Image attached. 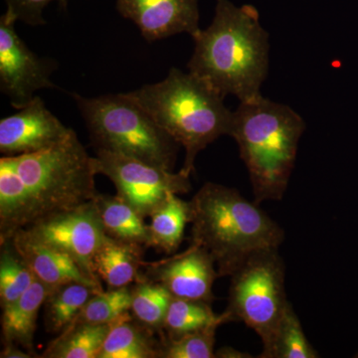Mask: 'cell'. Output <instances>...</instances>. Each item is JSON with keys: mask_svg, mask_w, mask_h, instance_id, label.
<instances>
[{"mask_svg": "<svg viewBox=\"0 0 358 358\" xmlns=\"http://www.w3.org/2000/svg\"><path fill=\"white\" fill-rule=\"evenodd\" d=\"M217 326L185 334L178 338L162 336L160 357L213 358L215 357V334Z\"/></svg>", "mask_w": 358, "mask_h": 358, "instance_id": "4316f807", "label": "cell"}, {"mask_svg": "<svg viewBox=\"0 0 358 358\" xmlns=\"http://www.w3.org/2000/svg\"><path fill=\"white\" fill-rule=\"evenodd\" d=\"M192 38L194 51L188 72L210 85L224 98L234 95L240 102H249L262 96L270 43L255 7L217 0L211 24Z\"/></svg>", "mask_w": 358, "mask_h": 358, "instance_id": "7a4b0ae2", "label": "cell"}, {"mask_svg": "<svg viewBox=\"0 0 358 358\" xmlns=\"http://www.w3.org/2000/svg\"><path fill=\"white\" fill-rule=\"evenodd\" d=\"M96 174L114 183L117 195L143 218L150 217L171 195L192 190L190 178L106 150H96Z\"/></svg>", "mask_w": 358, "mask_h": 358, "instance_id": "ba28073f", "label": "cell"}, {"mask_svg": "<svg viewBox=\"0 0 358 358\" xmlns=\"http://www.w3.org/2000/svg\"><path fill=\"white\" fill-rule=\"evenodd\" d=\"M227 324L223 313L213 312L206 301L173 298L164 320V331L167 338H178L213 326Z\"/></svg>", "mask_w": 358, "mask_h": 358, "instance_id": "7402d4cb", "label": "cell"}, {"mask_svg": "<svg viewBox=\"0 0 358 358\" xmlns=\"http://www.w3.org/2000/svg\"><path fill=\"white\" fill-rule=\"evenodd\" d=\"M143 268L141 280L159 282L173 298L209 303L215 300L213 285L220 275L208 252L199 245L190 243L185 251L157 262L143 261Z\"/></svg>", "mask_w": 358, "mask_h": 358, "instance_id": "8fae6325", "label": "cell"}, {"mask_svg": "<svg viewBox=\"0 0 358 358\" xmlns=\"http://www.w3.org/2000/svg\"><path fill=\"white\" fill-rule=\"evenodd\" d=\"M51 289L35 278L20 299L2 308V336L4 345H15L32 352L37 317Z\"/></svg>", "mask_w": 358, "mask_h": 358, "instance_id": "9a60e30c", "label": "cell"}, {"mask_svg": "<svg viewBox=\"0 0 358 358\" xmlns=\"http://www.w3.org/2000/svg\"><path fill=\"white\" fill-rule=\"evenodd\" d=\"M154 333L126 313L110 324L98 358H159L162 343Z\"/></svg>", "mask_w": 358, "mask_h": 358, "instance_id": "e0dca14e", "label": "cell"}, {"mask_svg": "<svg viewBox=\"0 0 358 358\" xmlns=\"http://www.w3.org/2000/svg\"><path fill=\"white\" fill-rule=\"evenodd\" d=\"M110 324H71L47 348L45 358H98Z\"/></svg>", "mask_w": 358, "mask_h": 358, "instance_id": "ffe728a7", "label": "cell"}, {"mask_svg": "<svg viewBox=\"0 0 358 358\" xmlns=\"http://www.w3.org/2000/svg\"><path fill=\"white\" fill-rule=\"evenodd\" d=\"M143 251L110 239L101 247L94 258L96 277L105 282L109 289L124 288L131 282L140 281Z\"/></svg>", "mask_w": 358, "mask_h": 358, "instance_id": "ac0fdd59", "label": "cell"}, {"mask_svg": "<svg viewBox=\"0 0 358 358\" xmlns=\"http://www.w3.org/2000/svg\"><path fill=\"white\" fill-rule=\"evenodd\" d=\"M192 222V207L178 195H171L166 203L150 216L152 247L173 255L182 243L186 225Z\"/></svg>", "mask_w": 358, "mask_h": 358, "instance_id": "d6986e66", "label": "cell"}, {"mask_svg": "<svg viewBox=\"0 0 358 358\" xmlns=\"http://www.w3.org/2000/svg\"><path fill=\"white\" fill-rule=\"evenodd\" d=\"M70 0H6V10L10 11L17 21L30 26L46 24L43 11L52 2H57L62 9H67Z\"/></svg>", "mask_w": 358, "mask_h": 358, "instance_id": "83f0119b", "label": "cell"}, {"mask_svg": "<svg viewBox=\"0 0 358 358\" xmlns=\"http://www.w3.org/2000/svg\"><path fill=\"white\" fill-rule=\"evenodd\" d=\"M20 232L33 241L67 254L92 279L100 282L94 271V258L112 238L106 233L94 199Z\"/></svg>", "mask_w": 358, "mask_h": 358, "instance_id": "30bf717a", "label": "cell"}, {"mask_svg": "<svg viewBox=\"0 0 358 358\" xmlns=\"http://www.w3.org/2000/svg\"><path fill=\"white\" fill-rule=\"evenodd\" d=\"M9 243L27 264L34 277L51 291L70 282H80L103 291L101 282L92 279L67 254L33 241L21 232L16 233Z\"/></svg>", "mask_w": 358, "mask_h": 358, "instance_id": "5bb4252c", "label": "cell"}, {"mask_svg": "<svg viewBox=\"0 0 358 358\" xmlns=\"http://www.w3.org/2000/svg\"><path fill=\"white\" fill-rule=\"evenodd\" d=\"M131 291V315L143 326L162 331L167 310L173 296L159 282L141 280Z\"/></svg>", "mask_w": 358, "mask_h": 358, "instance_id": "603a6c76", "label": "cell"}, {"mask_svg": "<svg viewBox=\"0 0 358 358\" xmlns=\"http://www.w3.org/2000/svg\"><path fill=\"white\" fill-rule=\"evenodd\" d=\"M98 292L102 291L80 282H70L52 289L44 303L47 331L53 334L64 331Z\"/></svg>", "mask_w": 358, "mask_h": 358, "instance_id": "44dd1931", "label": "cell"}, {"mask_svg": "<svg viewBox=\"0 0 358 358\" xmlns=\"http://www.w3.org/2000/svg\"><path fill=\"white\" fill-rule=\"evenodd\" d=\"M129 94L185 148L180 173L188 178L199 152L220 136H230L234 112L221 94L192 73L171 68L166 79Z\"/></svg>", "mask_w": 358, "mask_h": 358, "instance_id": "277c9868", "label": "cell"}, {"mask_svg": "<svg viewBox=\"0 0 358 358\" xmlns=\"http://www.w3.org/2000/svg\"><path fill=\"white\" fill-rule=\"evenodd\" d=\"M227 322H242L263 343L261 358H270L278 329L289 305L285 289V264L279 249L257 252L233 273Z\"/></svg>", "mask_w": 358, "mask_h": 358, "instance_id": "52a82bcc", "label": "cell"}, {"mask_svg": "<svg viewBox=\"0 0 358 358\" xmlns=\"http://www.w3.org/2000/svg\"><path fill=\"white\" fill-rule=\"evenodd\" d=\"M115 8L148 42L200 31L199 0H117Z\"/></svg>", "mask_w": 358, "mask_h": 358, "instance_id": "4fadbf2b", "label": "cell"}, {"mask_svg": "<svg viewBox=\"0 0 358 358\" xmlns=\"http://www.w3.org/2000/svg\"><path fill=\"white\" fill-rule=\"evenodd\" d=\"M131 291L129 286L98 292L87 301L83 310L71 324H112L124 313L131 312Z\"/></svg>", "mask_w": 358, "mask_h": 358, "instance_id": "cb8c5ba5", "label": "cell"}, {"mask_svg": "<svg viewBox=\"0 0 358 358\" xmlns=\"http://www.w3.org/2000/svg\"><path fill=\"white\" fill-rule=\"evenodd\" d=\"M305 129L303 117L289 106L263 96L240 102L230 136L248 169L255 203L282 199Z\"/></svg>", "mask_w": 358, "mask_h": 358, "instance_id": "5b68a950", "label": "cell"}, {"mask_svg": "<svg viewBox=\"0 0 358 358\" xmlns=\"http://www.w3.org/2000/svg\"><path fill=\"white\" fill-rule=\"evenodd\" d=\"M35 277L15 250L2 249L0 256V303L1 308L20 299Z\"/></svg>", "mask_w": 358, "mask_h": 358, "instance_id": "484cf974", "label": "cell"}, {"mask_svg": "<svg viewBox=\"0 0 358 358\" xmlns=\"http://www.w3.org/2000/svg\"><path fill=\"white\" fill-rule=\"evenodd\" d=\"M94 201L108 236L136 248L152 247L150 228L134 207L117 195L96 193Z\"/></svg>", "mask_w": 358, "mask_h": 358, "instance_id": "2e32d148", "label": "cell"}, {"mask_svg": "<svg viewBox=\"0 0 358 358\" xmlns=\"http://www.w3.org/2000/svg\"><path fill=\"white\" fill-rule=\"evenodd\" d=\"M189 202L192 243L208 252L220 277H230L250 256L284 242L281 226L235 188L206 182Z\"/></svg>", "mask_w": 358, "mask_h": 358, "instance_id": "3957f363", "label": "cell"}, {"mask_svg": "<svg viewBox=\"0 0 358 358\" xmlns=\"http://www.w3.org/2000/svg\"><path fill=\"white\" fill-rule=\"evenodd\" d=\"M15 16L6 10L0 17V90L14 109L24 108L40 90L56 88L51 76L59 65L39 57L18 36Z\"/></svg>", "mask_w": 358, "mask_h": 358, "instance_id": "9c48e42d", "label": "cell"}, {"mask_svg": "<svg viewBox=\"0 0 358 358\" xmlns=\"http://www.w3.org/2000/svg\"><path fill=\"white\" fill-rule=\"evenodd\" d=\"M71 131L36 96L17 113L0 121V152L15 157L39 152L62 141Z\"/></svg>", "mask_w": 358, "mask_h": 358, "instance_id": "7c38bea8", "label": "cell"}, {"mask_svg": "<svg viewBox=\"0 0 358 358\" xmlns=\"http://www.w3.org/2000/svg\"><path fill=\"white\" fill-rule=\"evenodd\" d=\"M1 358H30L32 355H30L29 352H23L20 348V346L15 345H4L3 350L0 355Z\"/></svg>", "mask_w": 358, "mask_h": 358, "instance_id": "f1b7e54d", "label": "cell"}, {"mask_svg": "<svg viewBox=\"0 0 358 358\" xmlns=\"http://www.w3.org/2000/svg\"><path fill=\"white\" fill-rule=\"evenodd\" d=\"M95 159L76 131L39 152L0 159V244L95 199Z\"/></svg>", "mask_w": 358, "mask_h": 358, "instance_id": "6da1fadb", "label": "cell"}, {"mask_svg": "<svg viewBox=\"0 0 358 358\" xmlns=\"http://www.w3.org/2000/svg\"><path fill=\"white\" fill-rule=\"evenodd\" d=\"M72 98L96 150H106L173 171L180 145L128 93Z\"/></svg>", "mask_w": 358, "mask_h": 358, "instance_id": "8992f818", "label": "cell"}, {"mask_svg": "<svg viewBox=\"0 0 358 358\" xmlns=\"http://www.w3.org/2000/svg\"><path fill=\"white\" fill-rule=\"evenodd\" d=\"M215 357L221 358H251L249 353L239 352L230 346H224L217 352H215Z\"/></svg>", "mask_w": 358, "mask_h": 358, "instance_id": "f546056e", "label": "cell"}, {"mask_svg": "<svg viewBox=\"0 0 358 358\" xmlns=\"http://www.w3.org/2000/svg\"><path fill=\"white\" fill-rule=\"evenodd\" d=\"M319 353L313 348L303 333L301 320L289 303L281 320L270 358H317Z\"/></svg>", "mask_w": 358, "mask_h": 358, "instance_id": "d4e9b609", "label": "cell"}]
</instances>
